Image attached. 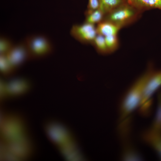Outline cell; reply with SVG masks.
Returning <instances> with one entry per match:
<instances>
[{
  "instance_id": "cell-9",
  "label": "cell",
  "mask_w": 161,
  "mask_h": 161,
  "mask_svg": "<svg viewBox=\"0 0 161 161\" xmlns=\"http://www.w3.org/2000/svg\"><path fill=\"white\" fill-rule=\"evenodd\" d=\"M96 28L97 34L104 37L117 35L121 29L114 23L105 20H103L97 24Z\"/></svg>"
},
{
  "instance_id": "cell-7",
  "label": "cell",
  "mask_w": 161,
  "mask_h": 161,
  "mask_svg": "<svg viewBox=\"0 0 161 161\" xmlns=\"http://www.w3.org/2000/svg\"><path fill=\"white\" fill-rule=\"evenodd\" d=\"M161 87V69H154L147 82L142 96V103L148 100L151 96Z\"/></svg>"
},
{
  "instance_id": "cell-8",
  "label": "cell",
  "mask_w": 161,
  "mask_h": 161,
  "mask_svg": "<svg viewBox=\"0 0 161 161\" xmlns=\"http://www.w3.org/2000/svg\"><path fill=\"white\" fill-rule=\"evenodd\" d=\"M127 1L131 6L142 13L153 9L161 10V0H127Z\"/></svg>"
},
{
  "instance_id": "cell-18",
  "label": "cell",
  "mask_w": 161,
  "mask_h": 161,
  "mask_svg": "<svg viewBox=\"0 0 161 161\" xmlns=\"http://www.w3.org/2000/svg\"></svg>"
},
{
  "instance_id": "cell-3",
  "label": "cell",
  "mask_w": 161,
  "mask_h": 161,
  "mask_svg": "<svg viewBox=\"0 0 161 161\" xmlns=\"http://www.w3.org/2000/svg\"><path fill=\"white\" fill-rule=\"evenodd\" d=\"M30 59H38L48 56L53 51L51 42L41 35L28 36L24 41Z\"/></svg>"
},
{
  "instance_id": "cell-2",
  "label": "cell",
  "mask_w": 161,
  "mask_h": 161,
  "mask_svg": "<svg viewBox=\"0 0 161 161\" xmlns=\"http://www.w3.org/2000/svg\"><path fill=\"white\" fill-rule=\"evenodd\" d=\"M142 13L127 1L106 14L103 20L110 21L121 29L138 20Z\"/></svg>"
},
{
  "instance_id": "cell-17",
  "label": "cell",
  "mask_w": 161,
  "mask_h": 161,
  "mask_svg": "<svg viewBox=\"0 0 161 161\" xmlns=\"http://www.w3.org/2000/svg\"><path fill=\"white\" fill-rule=\"evenodd\" d=\"M158 106L157 116V123L159 127L161 128V91L158 95Z\"/></svg>"
},
{
  "instance_id": "cell-15",
  "label": "cell",
  "mask_w": 161,
  "mask_h": 161,
  "mask_svg": "<svg viewBox=\"0 0 161 161\" xmlns=\"http://www.w3.org/2000/svg\"><path fill=\"white\" fill-rule=\"evenodd\" d=\"M14 45L10 40L5 37H1L0 40L1 55H7L11 49Z\"/></svg>"
},
{
  "instance_id": "cell-14",
  "label": "cell",
  "mask_w": 161,
  "mask_h": 161,
  "mask_svg": "<svg viewBox=\"0 0 161 161\" xmlns=\"http://www.w3.org/2000/svg\"><path fill=\"white\" fill-rule=\"evenodd\" d=\"M105 37L106 44L109 54L116 51L119 46V40L117 35H112Z\"/></svg>"
},
{
  "instance_id": "cell-10",
  "label": "cell",
  "mask_w": 161,
  "mask_h": 161,
  "mask_svg": "<svg viewBox=\"0 0 161 161\" xmlns=\"http://www.w3.org/2000/svg\"><path fill=\"white\" fill-rule=\"evenodd\" d=\"M99 8L105 15L127 2V0H99Z\"/></svg>"
},
{
  "instance_id": "cell-12",
  "label": "cell",
  "mask_w": 161,
  "mask_h": 161,
  "mask_svg": "<svg viewBox=\"0 0 161 161\" xmlns=\"http://www.w3.org/2000/svg\"><path fill=\"white\" fill-rule=\"evenodd\" d=\"M91 45L99 54L102 55L109 54L104 36L97 34Z\"/></svg>"
},
{
  "instance_id": "cell-4",
  "label": "cell",
  "mask_w": 161,
  "mask_h": 161,
  "mask_svg": "<svg viewBox=\"0 0 161 161\" xmlns=\"http://www.w3.org/2000/svg\"><path fill=\"white\" fill-rule=\"evenodd\" d=\"M71 35L81 43L92 44L97 35L95 25L84 22L73 25L70 30Z\"/></svg>"
},
{
  "instance_id": "cell-11",
  "label": "cell",
  "mask_w": 161,
  "mask_h": 161,
  "mask_svg": "<svg viewBox=\"0 0 161 161\" xmlns=\"http://www.w3.org/2000/svg\"><path fill=\"white\" fill-rule=\"evenodd\" d=\"M85 22L95 25L104 20V13L99 9L91 11L86 10L85 12Z\"/></svg>"
},
{
  "instance_id": "cell-6",
  "label": "cell",
  "mask_w": 161,
  "mask_h": 161,
  "mask_svg": "<svg viewBox=\"0 0 161 161\" xmlns=\"http://www.w3.org/2000/svg\"><path fill=\"white\" fill-rule=\"evenodd\" d=\"M1 91L13 95L23 93L28 90L30 88L29 81L24 78H18L13 79L9 82L2 81Z\"/></svg>"
},
{
  "instance_id": "cell-1",
  "label": "cell",
  "mask_w": 161,
  "mask_h": 161,
  "mask_svg": "<svg viewBox=\"0 0 161 161\" xmlns=\"http://www.w3.org/2000/svg\"><path fill=\"white\" fill-rule=\"evenodd\" d=\"M153 72L151 66L137 78L126 92L122 103L123 109L129 111L135 109L139 103L145 85Z\"/></svg>"
},
{
  "instance_id": "cell-13",
  "label": "cell",
  "mask_w": 161,
  "mask_h": 161,
  "mask_svg": "<svg viewBox=\"0 0 161 161\" xmlns=\"http://www.w3.org/2000/svg\"><path fill=\"white\" fill-rule=\"evenodd\" d=\"M0 69L4 75L8 76L13 75L16 69L10 63L5 55L0 56Z\"/></svg>"
},
{
  "instance_id": "cell-5",
  "label": "cell",
  "mask_w": 161,
  "mask_h": 161,
  "mask_svg": "<svg viewBox=\"0 0 161 161\" xmlns=\"http://www.w3.org/2000/svg\"><path fill=\"white\" fill-rule=\"evenodd\" d=\"M5 55L10 63L16 69L26 60L30 59L24 41L14 45Z\"/></svg>"
},
{
  "instance_id": "cell-16",
  "label": "cell",
  "mask_w": 161,
  "mask_h": 161,
  "mask_svg": "<svg viewBox=\"0 0 161 161\" xmlns=\"http://www.w3.org/2000/svg\"><path fill=\"white\" fill-rule=\"evenodd\" d=\"M99 0H88L87 10L91 11L99 8Z\"/></svg>"
}]
</instances>
